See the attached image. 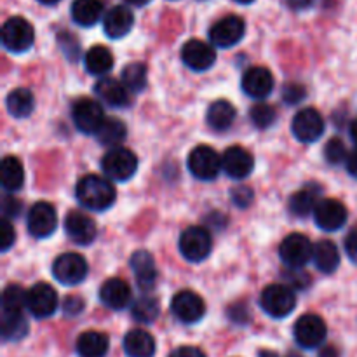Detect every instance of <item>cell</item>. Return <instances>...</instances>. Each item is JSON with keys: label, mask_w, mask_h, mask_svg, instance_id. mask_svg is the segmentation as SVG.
Segmentation results:
<instances>
[{"label": "cell", "mask_w": 357, "mask_h": 357, "mask_svg": "<svg viewBox=\"0 0 357 357\" xmlns=\"http://www.w3.org/2000/svg\"><path fill=\"white\" fill-rule=\"evenodd\" d=\"M351 136H352V139L357 143V119L351 124Z\"/></svg>", "instance_id": "cell-53"}, {"label": "cell", "mask_w": 357, "mask_h": 357, "mask_svg": "<svg viewBox=\"0 0 357 357\" xmlns=\"http://www.w3.org/2000/svg\"><path fill=\"white\" fill-rule=\"evenodd\" d=\"M314 216H316V223L319 229L326 230V232H335L347 222V208L337 199H323L317 204Z\"/></svg>", "instance_id": "cell-17"}, {"label": "cell", "mask_w": 357, "mask_h": 357, "mask_svg": "<svg viewBox=\"0 0 357 357\" xmlns=\"http://www.w3.org/2000/svg\"><path fill=\"white\" fill-rule=\"evenodd\" d=\"M171 312L181 323L194 324L204 317L206 303L197 293L190 291V289H183V291L174 295L173 302H171Z\"/></svg>", "instance_id": "cell-13"}, {"label": "cell", "mask_w": 357, "mask_h": 357, "mask_svg": "<svg viewBox=\"0 0 357 357\" xmlns=\"http://www.w3.org/2000/svg\"><path fill=\"white\" fill-rule=\"evenodd\" d=\"M314 246L303 234H289L279 246V257L289 268H302L312 260Z\"/></svg>", "instance_id": "cell-8"}, {"label": "cell", "mask_w": 357, "mask_h": 357, "mask_svg": "<svg viewBox=\"0 0 357 357\" xmlns=\"http://www.w3.org/2000/svg\"><path fill=\"white\" fill-rule=\"evenodd\" d=\"M260 305L271 317L282 319L295 310L296 296L291 286L271 284L261 293Z\"/></svg>", "instance_id": "cell-3"}, {"label": "cell", "mask_w": 357, "mask_h": 357, "mask_svg": "<svg viewBox=\"0 0 357 357\" xmlns=\"http://www.w3.org/2000/svg\"><path fill=\"white\" fill-rule=\"evenodd\" d=\"M282 98L288 105H296L305 98V89L300 84H288V86L282 89Z\"/></svg>", "instance_id": "cell-43"}, {"label": "cell", "mask_w": 357, "mask_h": 357, "mask_svg": "<svg viewBox=\"0 0 357 357\" xmlns=\"http://www.w3.org/2000/svg\"><path fill=\"white\" fill-rule=\"evenodd\" d=\"M135 24V14L126 6H115L107 13L103 20L105 33L110 38H122L131 31Z\"/></svg>", "instance_id": "cell-24"}, {"label": "cell", "mask_w": 357, "mask_h": 357, "mask_svg": "<svg viewBox=\"0 0 357 357\" xmlns=\"http://www.w3.org/2000/svg\"><path fill=\"white\" fill-rule=\"evenodd\" d=\"M289 9L293 10H303V9H309L310 6L314 3V0H286Z\"/></svg>", "instance_id": "cell-50"}, {"label": "cell", "mask_w": 357, "mask_h": 357, "mask_svg": "<svg viewBox=\"0 0 357 357\" xmlns=\"http://www.w3.org/2000/svg\"><path fill=\"white\" fill-rule=\"evenodd\" d=\"M65 232L79 246H87L96 239V223L82 211H70L65 220Z\"/></svg>", "instance_id": "cell-19"}, {"label": "cell", "mask_w": 357, "mask_h": 357, "mask_svg": "<svg viewBox=\"0 0 357 357\" xmlns=\"http://www.w3.org/2000/svg\"><path fill=\"white\" fill-rule=\"evenodd\" d=\"M0 183H2L3 190L7 192H17L23 187L24 169L17 157H3L2 164H0Z\"/></svg>", "instance_id": "cell-29"}, {"label": "cell", "mask_w": 357, "mask_h": 357, "mask_svg": "<svg viewBox=\"0 0 357 357\" xmlns=\"http://www.w3.org/2000/svg\"><path fill=\"white\" fill-rule=\"evenodd\" d=\"M291 131L302 143H312L323 136L324 119L316 108H303L293 117Z\"/></svg>", "instance_id": "cell-12"}, {"label": "cell", "mask_w": 357, "mask_h": 357, "mask_svg": "<svg viewBox=\"0 0 357 357\" xmlns=\"http://www.w3.org/2000/svg\"><path fill=\"white\" fill-rule=\"evenodd\" d=\"M181 59L190 70L204 72V70L211 68L213 63L216 61V52L206 42L192 38V40L185 42L183 47H181Z\"/></svg>", "instance_id": "cell-16"}, {"label": "cell", "mask_w": 357, "mask_h": 357, "mask_svg": "<svg viewBox=\"0 0 357 357\" xmlns=\"http://www.w3.org/2000/svg\"><path fill=\"white\" fill-rule=\"evenodd\" d=\"M131 288L126 281L122 279H108L103 282L100 289V300L103 302L105 307L112 310H122L131 303Z\"/></svg>", "instance_id": "cell-23"}, {"label": "cell", "mask_w": 357, "mask_h": 357, "mask_svg": "<svg viewBox=\"0 0 357 357\" xmlns=\"http://www.w3.org/2000/svg\"><path fill=\"white\" fill-rule=\"evenodd\" d=\"M169 357H206V354L201 351V349L185 345V347H178L176 351L171 352Z\"/></svg>", "instance_id": "cell-47"}, {"label": "cell", "mask_w": 357, "mask_h": 357, "mask_svg": "<svg viewBox=\"0 0 357 357\" xmlns=\"http://www.w3.org/2000/svg\"><path fill=\"white\" fill-rule=\"evenodd\" d=\"M211 234L204 227H188L180 237V253L192 264L206 260L211 253Z\"/></svg>", "instance_id": "cell-5"}, {"label": "cell", "mask_w": 357, "mask_h": 357, "mask_svg": "<svg viewBox=\"0 0 357 357\" xmlns=\"http://www.w3.org/2000/svg\"><path fill=\"white\" fill-rule=\"evenodd\" d=\"M146 80H149V73L143 63H131L122 70V82L131 93H142L146 87Z\"/></svg>", "instance_id": "cell-37"}, {"label": "cell", "mask_w": 357, "mask_h": 357, "mask_svg": "<svg viewBox=\"0 0 357 357\" xmlns=\"http://www.w3.org/2000/svg\"><path fill=\"white\" fill-rule=\"evenodd\" d=\"M72 119L75 128L84 135H96L101 128L105 117V112L98 101L91 98H80L72 107Z\"/></svg>", "instance_id": "cell-9"}, {"label": "cell", "mask_w": 357, "mask_h": 357, "mask_svg": "<svg viewBox=\"0 0 357 357\" xmlns=\"http://www.w3.org/2000/svg\"><path fill=\"white\" fill-rule=\"evenodd\" d=\"M188 169L197 180H215L222 171V157L211 146L199 145L188 155Z\"/></svg>", "instance_id": "cell-7"}, {"label": "cell", "mask_w": 357, "mask_h": 357, "mask_svg": "<svg viewBox=\"0 0 357 357\" xmlns=\"http://www.w3.org/2000/svg\"><path fill=\"white\" fill-rule=\"evenodd\" d=\"M275 117H278V115H275L274 107H271V105L267 103L255 105L250 112L251 122H253L258 129L271 128V126L275 122Z\"/></svg>", "instance_id": "cell-39"}, {"label": "cell", "mask_w": 357, "mask_h": 357, "mask_svg": "<svg viewBox=\"0 0 357 357\" xmlns=\"http://www.w3.org/2000/svg\"><path fill=\"white\" fill-rule=\"evenodd\" d=\"M237 3H251V2H255V0H236Z\"/></svg>", "instance_id": "cell-56"}, {"label": "cell", "mask_w": 357, "mask_h": 357, "mask_svg": "<svg viewBox=\"0 0 357 357\" xmlns=\"http://www.w3.org/2000/svg\"><path fill=\"white\" fill-rule=\"evenodd\" d=\"M26 295L20 284L7 286L2 295V312H23L26 309Z\"/></svg>", "instance_id": "cell-38"}, {"label": "cell", "mask_w": 357, "mask_h": 357, "mask_svg": "<svg viewBox=\"0 0 357 357\" xmlns=\"http://www.w3.org/2000/svg\"><path fill=\"white\" fill-rule=\"evenodd\" d=\"M319 357H340V354H338V351L335 347H324L319 352Z\"/></svg>", "instance_id": "cell-51"}, {"label": "cell", "mask_w": 357, "mask_h": 357, "mask_svg": "<svg viewBox=\"0 0 357 357\" xmlns=\"http://www.w3.org/2000/svg\"><path fill=\"white\" fill-rule=\"evenodd\" d=\"M89 267L79 253H63L52 264V275L65 286H75L86 279Z\"/></svg>", "instance_id": "cell-6"}, {"label": "cell", "mask_w": 357, "mask_h": 357, "mask_svg": "<svg viewBox=\"0 0 357 357\" xmlns=\"http://www.w3.org/2000/svg\"><path fill=\"white\" fill-rule=\"evenodd\" d=\"M7 112L16 119H26L28 115L33 112L35 108V98L24 87H17V89L10 91L9 96L6 100Z\"/></svg>", "instance_id": "cell-32"}, {"label": "cell", "mask_w": 357, "mask_h": 357, "mask_svg": "<svg viewBox=\"0 0 357 357\" xmlns=\"http://www.w3.org/2000/svg\"><path fill=\"white\" fill-rule=\"evenodd\" d=\"M26 309L37 319L51 317L58 309V295L56 289H52L47 282H38L28 289L26 295Z\"/></svg>", "instance_id": "cell-11"}, {"label": "cell", "mask_w": 357, "mask_h": 357, "mask_svg": "<svg viewBox=\"0 0 357 357\" xmlns=\"http://www.w3.org/2000/svg\"><path fill=\"white\" fill-rule=\"evenodd\" d=\"M349 157L347 146L340 138H333L326 143L324 146V159L331 164V166H338V164L345 162Z\"/></svg>", "instance_id": "cell-40"}, {"label": "cell", "mask_w": 357, "mask_h": 357, "mask_svg": "<svg viewBox=\"0 0 357 357\" xmlns=\"http://www.w3.org/2000/svg\"><path fill=\"white\" fill-rule=\"evenodd\" d=\"M160 312V305H159V300L155 296H139L131 307V314L138 323L143 324H150L159 317Z\"/></svg>", "instance_id": "cell-36"}, {"label": "cell", "mask_w": 357, "mask_h": 357, "mask_svg": "<svg viewBox=\"0 0 357 357\" xmlns=\"http://www.w3.org/2000/svg\"><path fill=\"white\" fill-rule=\"evenodd\" d=\"M126 2L131 3V6H136V7H143V6H146L150 0H126Z\"/></svg>", "instance_id": "cell-52"}, {"label": "cell", "mask_w": 357, "mask_h": 357, "mask_svg": "<svg viewBox=\"0 0 357 357\" xmlns=\"http://www.w3.org/2000/svg\"><path fill=\"white\" fill-rule=\"evenodd\" d=\"M321 187L316 183H309L303 187L302 190L296 192L291 199H289V211L298 218H305L310 213L316 211L317 204H319Z\"/></svg>", "instance_id": "cell-25"}, {"label": "cell", "mask_w": 357, "mask_h": 357, "mask_svg": "<svg viewBox=\"0 0 357 357\" xmlns=\"http://www.w3.org/2000/svg\"><path fill=\"white\" fill-rule=\"evenodd\" d=\"M28 333V323L23 312H2V337L3 340H21Z\"/></svg>", "instance_id": "cell-35"}, {"label": "cell", "mask_w": 357, "mask_h": 357, "mask_svg": "<svg viewBox=\"0 0 357 357\" xmlns=\"http://www.w3.org/2000/svg\"><path fill=\"white\" fill-rule=\"evenodd\" d=\"M255 159L243 146H230L222 157V169L232 180H243L253 171Z\"/></svg>", "instance_id": "cell-18"}, {"label": "cell", "mask_w": 357, "mask_h": 357, "mask_svg": "<svg viewBox=\"0 0 357 357\" xmlns=\"http://www.w3.org/2000/svg\"><path fill=\"white\" fill-rule=\"evenodd\" d=\"M16 241V232H14L13 223L9 222V218L0 220V250L7 251Z\"/></svg>", "instance_id": "cell-41"}, {"label": "cell", "mask_w": 357, "mask_h": 357, "mask_svg": "<svg viewBox=\"0 0 357 357\" xmlns=\"http://www.w3.org/2000/svg\"><path fill=\"white\" fill-rule=\"evenodd\" d=\"M289 284L293 286V288H305L307 284H309V278H307L305 274H293V278H288Z\"/></svg>", "instance_id": "cell-48"}, {"label": "cell", "mask_w": 357, "mask_h": 357, "mask_svg": "<svg viewBox=\"0 0 357 357\" xmlns=\"http://www.w3.org/2000/svg\"><path fill=\"white\" fill-rule=\"evenodd\" d=\"M312 260L316 264L317 271L323 274H333L340 265V253L335 243L331 241H321L314 246Z\"/></svg>", "instance_id": "cell-30"}, {"label": "cell", "mask_w": 357, "mask_h": 357, "mask_svg": "<svg viewBox=\"0 0 357 357\" xmlns=\"http://www.w3.org/2000/svg\"><path fill=\"white\" fill-rule=\"evenodd\" d=\"M345 164H347V173L351 174V176L357 178V149L354 150V152L349 153Z\"/></svg>", "instance_id": "cell-49"}, {"label": "cell", "mask_w": 357, "mask_h": 357, "mask_svg": "<svg viewBox=\"0 0 357 357\" xmlns=\"http://www.w3.org/2000/svg\"><path fill=\"white\" fill-rule=\"evenodd\" d=\"M101 169L110 180L114 181H128L129 178L135 176L138 169V157L135 152L122 146L108 150L101 160Z\"/></svg>", "instance_id": "cell-2"}, {"label": "cell", "mask_w": 357, "mask_h": 357, "mask_svg": "<svg viewBox=\"0 0 357 357\" xmlns=\"http://www.w3.org/2000/svg\"><path fill=\"white\" fill-rule=\"evenodd\" d=\"M33 38H35L33 26H31L24 17L14 16V17H9V20L3 23L2 44L7 51L16 52V54L26 52L28 49L33 45Z\"/></svg>", "instance_id": "cell-4"}, {"label": "cell", "mask_w": 357, "mask_h": 357, "mask_svg": "<svg viewBox=\"0 0 357 357\" xmlns=\"http://www.w3.org/2000/svg\"><path fill=\"white\" fill-rule=\"evenodd\" d=\"M84 63H86V68L89 73L103 75V73L110 72L112 66H114V56L105 45H94L86 52Z\"/></svg>", "instance_id": "cell-34"}, {"label": "cell", "mask_w": 357, "mask_h": 357, "mask_svg": "<svg viewBox=\"0 0 357 357\" xmlns=\"http://www.w3.org/2000/svg\"><path fill=\"white\" fill-rule=\"evenodd\" d=\"M124 352L128 357H153L155 340L149 331L131 330L124 337Z\"/></svg>", "instance_id": "cell-26"}, {"label": "cell", "mask_w": 357, "mask_h": 357, "mask_svg": "<svg viewBox=\"0 0 357 357\" xmlns=\"http://www.w3.org/2000/svg\"><path fill=\"white\" fill-rule=\"evenodd\" d=\"M260 357H279V356L275 354V352H271V351H261Z\"/></svg>", "instance_id": "cell-54"}, {"label": "cell", "mask_w": 357, "mask_h": 357, "mask_svg": "<svg viewBox=\"0 0 357 357\" xmlns=\"http://www.w3.org/2000/svg\"><path fill=\"white\" fill-rule=\"evenodd\" d=\"M21 208H23V204H21L20 199H16L14 195H6L2 201V215L3 218H17L21 213Z\"/></svg>", "instance_id": "cell-42"}, {"label": "cell", "mask_w": 357, "mask_h": 357, "mask_svg": "<svg viewBox=\"0 0 357 357\" xmlns=\"http://www.w3.org/2000/svg\"><path fill=\"white\" fill-rule=\"evenodd\" d=\"M253 201V190L250 187H237L232 190V202L239 208H248Z\"/></svg>", "instance_id": "cell-44"}, {"label": "cell", "mask_w": 357, "mask_h": 357, "mask_svg": "<svg viewBox=\"0 0 357 357\" xmlns=\"http://www.w3.org/2000/svg\"><path fill=\"white\" fill-rule=\"evenodd\" d=\"M58 227V213L49 202H37L28 211L26 229L37 239H45Z\"/></svg>", "instance_id": "cell-14"}, {"label": "cell", "mask_w": 357, "mask_h": 357, "mask_svg": "<svg viewBox=\"0 0 357 357\" xmlns=\"http://www.w3.org/2000/svg\"><path fill=\"white\" fill-rule=\"evenodd\" d=\"M126 135H128V129H126L124 122H122L121 119L107 117L103 121V124H101V128L98 129L96 138L101 145L115 149L119 143L124 142Z\"/></svg>", "instance_id": "cell-33"}, {"label": "cell", "mask_w": 357, "mask_h": 357, "mask_svg": "<svg viewBox=\"0 0 357 357\" xmlns=\"http://www.w3.org/2000/svg\"><path fill=\"white\" fill-rule=\"evenodd\" d=\"M244 31H246V24H244L243 17L227 16L213 24V28L209 30V38L215 45L227 49L239 44L241 38L244 37Z\"/></svg>", "instance_id": "cell-15"}, {"label": "cell", "mask_w": 357, "mask_h": 357, "mask_svg": "<svg viewBox=\"0 0 357 357\" xmlns=\"http://www.w3.org/2000/svg\"><path fill=\"white\" fill-rule=\"evenodd\" d=\"M206 121H208L209 128L215 129V131H227L236 121V108L227 100L213 101L208 108V114H206Z\"/></svg>", "instance_id": "cell-27"}, {"label": "cell", "mask_w": 357, "mask_h": 357, "mask_svg": "<svg viewBox=\"0 0 357 357\" xmlns=\"http://www.w3.org/2000/svg\"><path fill=\"white\" fill-rule=\"evenodd\" d=\"M94 93L98 94L101 101H105L112 108H122L131 103V91L126 87L122 80L110 79V77L100 80L94 87Z\"/></svg>", "instance_id": "cell-22"}, {"label": "cell", "mask_w": 357, "mask_h": 357, "mask_svg": "<svg viewBox=\"0 0 357 357\" xmlns=\"http://www.w3.org/2000/svg\"><path fill=\"white\" fill-rule=\"evenodd\" d=\"M286 357H302V356H298V354H295V352H291V354H288Z\"/></svg>", "instance_id": "cell-57"}, {"label": "cell", "mask_w": 357, "mask_h": 357, "mask_svg": "<svg viewBox=\"0 0 357 357\" xmlns=\"http://www.w3.org/2000/svg\"><path fill=\"white\" fill-rule=\"evenodd\" d=\"M40 3H44V6H54V3H58L59 0H38Z\"/></svg>", "instance_id": "cell-55"}, {"label": "cell", "mask_w": 357, "mask_h": 357, "mask_svg": "<svg viewBox=\"0 0 357 357\" xmlns=\"http://www.w3.org/2000/svg\"><path fill=\"white\" fill-rule=\"evenodd\" d=\"M82 310H84V302L82 298H79V296H68V298L65 300V303H63V312L70 317L79 316Z\"/></svg>", "instance_id": "cell-45"}, {"label": "cell", "mask_w": 357, "mask_h": 357, "mask_svg": "<svg viewBox=\"0 0 357 357\" xmlns=\"http://www.w3.org/2000/svg\"><path fill=\"white\" fill-rule=\"evenodd\" d=\"M274 89V77L265 66H251L243 77V91L255 100H265Z\"/></svg>", "instance_id": "cell-20"}, {"label": "cell", "mask_w": 357, "mask_h": 357, "mask_svg": "<svg viewBox=\"0 0 357 357\" xmlns=\"http://www.w3.org/2000/svg\"><path fill=\"white\" fill-rule=\"evenodd\" d=\"M131 268L136 282L143 291H150L157 284V265L152 255L145 250L136 251L131 257Z\"/></svg>", "instance_id": "cell-21"}, {"label": "cell", "mask_w": 357, "mask_h": 357, "mask_svg": "<svg viewBox=\"0 0 357 357\" xmlns=\"http://www.w3.org/2000/svg\"><path fill=\"white\" fill-rule=\"evenodd\" d=\"M345 253L357 265V227H354L345 237Z\"/></svg>", "instance_id": "cell-46"}, {"label": "cell", "mask_w": 357, "mask_h": 357, "mask_svg": "<svg viewBox=\"0 0 357 357\" xmlns=\"http://www.w3.org/2000/svg\"><path fill=\"white\" fill-rule=\"evenodd\" d=\"M108 345V337L100 331H86L77 338V352L80 357H105Z\"/></svg>", "instance_id": "cell-31"}, {"label": "cell", "mask_w": 357, "mask_h": 357, "mask_svg": "<svg viewBox=\"0 0 357 357\" xmlns=\"http://www.w3.org/2000/svg\"><path fill=\"white\" fill-rule=\"evenodd\" d=\"M295 340L303 349H317L326 340V323L316 314H305L295 323Z\"/></svg>", "instance_id": "cell-10"}, {"label": "cell", "mask_w": 357, "mask_h": 357, "mask_svg": "<svg viewBox=\"0 0 357 357\" xmlns=\"http://www.w3.org/2000/svg\"><path fill=\"white\" fill-rule=\"evenodd\" d=\"M77 201L87 209L93 211H105L112 208L115 202V187L108 178H101L98 174H87L77 183Z\"/></svg>", "instance_id": "cell-1"}, {"label": "cell", "mask_w": 357, "mask_h": 357, "mask_svg": "<svg viewBox=\"0 0 357 357\" xmlns=\"http://www.w3.org/2000/svg\"><path fill=\"white\" fill-rule=\"evenodd\" d=\"M103 0H73L72 20L80 26H93L103 16Z\"/></svg>", "instance_id": "cell-28"}]
</instances>
